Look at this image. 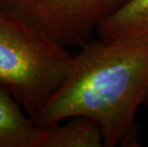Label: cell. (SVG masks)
Returning a JSON list of instances; mask_svg holds the SVG:
<instances>
[{"label":"cell","instance_id":"8992f818","mask_svg":"<svg viewBox=\"0 0 148 147\" xmlns=\"http://www.w3.org/2000/svg\"><path fill=\"white\" fill-rule=\"evenodd\" d=\"M45 128L41 147H105L99 124L87 117L75 116Z\"/></svg>","mask_w":148,"mask_h":147},{"label":"cell","instance_id":"52a82bcc","mask_svg":"<svg viewBox=\"0 0 148 147\" xmlns=\"http://www.w3.org/2000/svg\"><path fill=\"white\" fill-rule=\"evenodd\" d=\"M144 104L148 105V95H147V98H146V99H145V102H144Z\"/></svg>","mask_w":148,"mask_h":147},{"label":"cell","instance_id":"6da1fadb","mask_svg":"<svg viewBox=\"0 0 148 147\" xmlns=\"http://www.w3.org/2000/svg\"><path fill=\"white\" fill-rule=\"evenodd\" d=\"M148 95V44L86 42L34 123L49 127L75 116L99 124L105 147H138L137 113Z\"/></svg>","mask_w":148,"mask_h":147},{"label":"cell","instance_id":"5b68a950","mask_svg":"<svg viewBox=\"0 0 148 147\" xmlns=\"http://www.w3.org/2000/svg\"><path fill=\"white\" fill-rule=\"evenodd\" d=\"M46 128L31 120L20 104L0 89V147H41Z\"/></svg>","mask_w":148,"mask_h":147},{"label":"cell","instance_id":"7a4b0ae2","mask_svg":"<svg viewBox=\"0 0 148 147\" xmlns=\"http://www.w3.org/2000/svg\"><path fill=\"white\" fill-rule=\"evenodd\" d=\"M73 57L43 33L0 14V89L34 121L60 86Z\"/></svg>","mask_w":148,"mask_h":147},{"label":"cell","instance_id":"277c9868","mask_svg":"<svg viewBox=\"0 0 148 147\" xmlns=\"http://www.w3.org/2000/svg\"><path fill=\"white\" fill-rule=\"evenodd\" d=\"M99 38L125 44H148V0H128L96 31Z\"/></svg>","mask_w":148,"mask_h":147},{"label":"cell","instance_id":"3957f363","mask_svg":"<svg viewBox=\"0 0 148 147\" xmlns=\"http://www.w3.org/2000/svg\"><path fill=\"white\" fill-rule=\"evenodd\" d=\"M128 0H0V14L46 34L58 44L79 48L99 25Z\"/></svg>","mask_w":148,"mask_h":147}]
</instances>
